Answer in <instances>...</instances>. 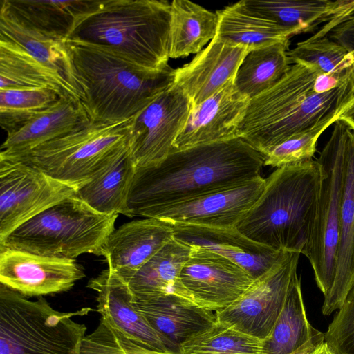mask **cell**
I'll return each mask as SVG.
<instances>
[{
    "label": "cell",
    "mask_w": 354,
    "mask_h": 354,
    "mask_svg": "<svg viewBox=\"0 0 354 354\" xmlns=\"http://www.w3.org/2000/svg\"><path fill=\"white\" fill-rule=\"evenodd\" d=\"M354 284V130L347 133L346 171L342 198L336 272L331 290L324 299L322 313L339 310Z\"/></svg>",
    "instance_id": "23"
},
{
    "label": "cell",
    "mask_w": 354,
    "mask_h": 354,
    "mask_svg": "<svg viewBox=\"0 0 354 354\" xmlns=\"http://www.w3.org/2000/svg\"><path fill=\"white\" fill-rule=\"evenodd\" d=\"M190 110L188 97L173 84L133 116L129 151L136 167L158 164L172 152Z\"/></svg>",
    "instance_id": "12"
},
{
    "label": "cell",
    "mask_w": 354,
    "mask_h": 354,
    "mask_svg": "<svg viewBox=\"0 0 354 354\" xmlns=\"http://www.w3.org/2000/svg\"><path fill=\"white\" fill-rule=\"evenodd\" d=\"M265 156L241 138L174 151L154 165L136 167L128 216L239 185L260 176Z\"/></svg>",
    "instance_id": "1"
},
{
    "label": "cell",
    "mask_w": 354,
    "mask_h": 354,
    "mask_svg": "<svg viewBox=\"0 0 354 354\" xmlns=\"http://www.w3.org/2000/svg\"><path fill=\"white\" fill-rule=\"evenodd\" d=\"M170 13L165 0H99L70 38L105 46L136 69L156 73L169 65Z\"/></svg>",
    "instance_id": "5"
},
{
    "label": "cell",
    "mask_w": 354,
    "mask_h": 354,
    "mask_svg": "<svg viewBox=\"0 0 354 354\" xmlns=\"http://www.w3.org/2000/svg\"><path fill=\"white\" fill-rule=\"evenodd\" d=\"M89 121L80 102L59 98L36 115L18 131L7 135L1 147L0 158H15L38 146L63 136Z\"/></svg>",
    "instance_id": "21"
},
{
    "label": "cell",
    "mask_w": 354,
    "mask_h": 354,
    "mask_svg": "<svg viewBox=\"0 0 354 354\" xmlns=\"http://www.w3.org/2000/svg\"><path fill=\"white\" fill-rule=\"evenodd\" d=\"M133 304L158 333L178 348L216 320L213 311L176 294L146 300L133 297Z\"/></svg>",
    "instance_id": "22"
},
{
    "label": "cell",
    "mask_w": 354,
    "mask_h": 354,
    "mask_svg": "<svg viewBox=\"0 0 354 354\" xmlns=\"http://www.w3.org/2000/svg\"><path fill=\"white\" fill-rule=\"evenodd\" d=\"M314 354H335L328 346L324 342L320 346L317 348Z\"/></svg>",
    "instance_id": "42"
},
{
    "label": "cell",
    "mask_w": 354,
    "mask_h": 354,
    "mask_svg": "<svg viewBox=\"0 0 354 354\" xmlns=\"http://www.w3.org/2000/svg\"><path fill=\"white\" fill-rule=\"evenodd\" d=\"M118 216L99 213L74 195L16 228L0 241V248L71 260L98 255Z\"/></svg>",
    "instance_id": "6"
},
{
    "label": "cell",
    "mask_w": 354,
    "mask_h": 354,
    "mask_svg": "<svg viewBox=\"0 0 354 354\" xmlns=\"http://www.w3.org/2000/svg\"><path fill=\"white\" fill-rule=\"evenodd\" d=\"M216 12L218 24L215 37L250 50L290 41L291 37L302 33L299 28L283 26L252 12L243 0Z\"/></svg>",
    "instance_id": "28"
},
{
    "label": "cell",
    "mask_w": 354,
    "mask_h": 354,
    "mask_svg": "<svg viewBox=\"0 0 354 354\" xmlns=\"http://www.w3.org/2000/svg\"><path fill=\"white\" fill-rule=\"evenodd\" d=\"M35 88L51 90L61 98L83 100L82 95L60 73L46 66L19 44L0 37V90Z\"/></svg>",
    "instance_id": "24"
},
{
    "label": "cell",
    "mask_w": 354,
    "mask_h": 354,
    "mask_svg": "<svg viewBox=\"0 0 354 354\" xmlns=\"http://www.w3.org/2000/svg\"><path fill=\"white\" fill-rule=\"evenodd\" d=\"M322 179L313 158L277 168L236 228L278 252L304 254L315 221Z\"/></svg>",
    "instance_id": "3"
},
{
    "label": "cell",
    "mask_w": 354,
    "mask_h": 354,
    "mask_svg": "<svg viewBox=\"0 0 354 354\" xmlns=\"http://www.w3.org/2000/svg\"><path fill=\"white\" fill-rule=\"evenodd\" d=\"M292 64L312 65L322 74L346 80L353 75L354 50L348 51L319 30L288 50Z\"/></svg>",
    "instance_id": "34"
},
{
    "label": "cell",
    "mask_w": 354,
    "mask_h": 354,
    "mask_svg": "<svg viewBox=\"0 0 354 354\" xmlns=\"http://www.w3.org/2000/svg\"><path fill=\"white\" fill-rule=\"evenodd\" d=\"M348 51L354 50V10L324 24L319 30ZM354 82V71H353Z\"/></svg>",
    "instance_id": "39"
},
{
    "label": "cell",
    "mask_w": 354,
    "mask_h": 354,
    "mask_svg": "<svg viewBox=\"0 0 354 354\" xmlns=\"http://www.w3.org/2000/svg\"><path fill=\"white\" fill-rule=\"evenodd\" d=\"M348 129L346 124L337 120L317 159L322 173L319 196L304 255L311 264L317 286L324 298L329 294L335 277Z\"/></svg>",
    "instance_id": "9"
},
{
    "label": "cell",
    "mask_w": 354,
    "mask_h": 354,
    "mask_svg": "<svg viewBox=\"0 0 354 354\" xmlns=\"http://www.w3.org/2000/svg\"><path fill=\"white\" fill-rule=\"evenodd\" d=\"M174 238L223 256L243 268L254 280L268 272L288 252H278L257 243L236 227L171 225Z\"/></svg>",
    "instance_id": "19"
},
{
    "label": "cell",
    "mask_w": 354,
    "mask_h": 354,
    "mask_svg": "<svg viewBox=\"0 0 354 354\" xmlns=\"http://www.w3.org/2000/svg\"><path fill=\"white\" fill-rule=\"evenodd\" d=\"M324 342V333L321 332L319 335L292 354H314L317 348Z\"/></svg>",
    "instance_id": "40"
},
{
    "label": "cell",
    "mask_w": 354,
    "mask_h": 354,
    "mask_svg": "<svg viewBox=\"0 0 354 354\" xmlns=\"http://www.w3.org/2000/svg\"><path fill=\"white\" fill-rule=\"evenodd\" d=\"M99 0H1L11 12L39 31L67 40Z\"/></svg>",
    "instance_id": "25"
},
{
    "label": "cell",
    "mask_w": 354,
    "mask_h": 354,
    "mask_svg": "<svg viewBox=\"0 0 354 354\" xmlns=\"http://www.w3.org/2000/svg\"><path fill=\"white\" fill-rule=\"evenodd\" d=\"M180 274L187 298L206 310H223L236 301L254 279L241 266L209 250L190 248Z\"/></svg>",
    "instance_id": "13"
},
{
    "label": "cell",
    "mask_w": 354,
    "mask_h": 354,
    "mask_svg": "<svg viewBox=\"0 0 354 354\" xmlns=\"http://www.w3.org/2000/svg\"><path fill=\"white\" fill-rule=\"evenodd\" d=\"M250 99L241 93L234 79L201 104L191 107L174 151L239 138V129Z\"/></svg>",
    "instance_id": "16"
},
{
    "label": "cell",
    "mask_w": 354,
    "mask_h": 354,
    "mask_svg": "<svg viewBox=\"0 0 354 354\" xmlns=\"http://www.w3.org/2000/svg\"><path fill=\"white\" fill-rule=\"evenodd\" d=\"M66 45L84 92L82 104L92 122L128 120L174 84L175 69L169 65L146 73L105 46L71 38Z\"/></svg>",
    "instance_id": "4"
},
{
    "label": "cell",
    "mask_w": 354,
    "mask_h": 354,
    "mask_svg": "<svg viewBox=\"0 0 354 354\" xmlns=\"http://www.w3.org/2000/svg\"><path fill=\"white\" fill-rule=\"evenodd\" d=\"M250 50L215 37L190 62L175 69L174 84L186 95L191 107L196 106L235 78Z\"/></svg>",
    "instance_id": "18"
},
{
    "label": "cell",
    "mask_w": 354,
    "mask_h": 354,
    "mask_svg": "<svg viewBox=\"0 0 354 354\" xmlns=\"http://www.w3.org/2000/svg\"><path fill=\"white\" fill-rule=\"evenodd\" d=\"M79 188L24 162L0 158V241Z\"/></svg>",
    "instance_id": "10"
},
{
    "label": "cell",
    "mask_w": 354,
    "mask_h": 354,
    "mask_svg": "<svg viewBox=\"0 0 354 354\" xmlns=\"http://www.w3.org/2000/svg\"><path fill=\"white\" fill-rule=\"evenodd\" d=\"M329 126L323 124L285 140L265 156L264 166L279 168L312 159L319 137Z\"/></svg>",
    "instance_id": "37"
},
{
    "label": "cell",
    "mask_w": 354,
    "mask_h": 354,
    "mask_svg": "<svg viewBox=\"0 0 354 354\" xmlns=\"http://www.w3.org/2000/svg\"><path fill=\"white\" fill-rule=\"evenodd\" d=\"M339 120L344 122L354 130V97L340 113Z\"/></svg>",
    "instance_id": "41"
},
{
    "label": "cell",
    "mask_w": 354,
    "mask_h": 354,
    "mask_svg": "<svg viewBox=\"0 0 354 354\" xmlns=\"http://www.w3.org/2000/svg\"><path fill=\"white\" fill-rule=\"evenodd\" d=\"M84 277L75 260L0 248V283L26 297L68 291Z\"/></svg>",
    "instance_id": "15"
},
{
    "label": "cell",
    "mask_w": 354,
    "mask_h": 354,
    "mask_svg": "<svg viewBox=\"0 0 354 354\" xmlns=\"http://www.w3.org/2000/svg\"><path fill=\"white\" fill-rule=\"evenodd\" d=\"M87 286L97 292V311L131 339L152 349L179 354V348L158 333L134 307L128 284L109 268Z\"/></svg>",
    "instance_id": "20"
},
{
    "label": "cell",
    "mask_w": 354,
    "mask_h": 354,
    "mask_svg": "<svg viewBox=\"0 0 354 354\" xmlns=\"http://www.w3.org/2000/svg\"><path fill=\"white\" fill-rule=\"evenodd\" d=\"M91 310L60 312L0 283V354H80L86 327L72 317Z\"/></svg>",
    "instance_id": "7"
},
{
    "label": "cell",
    "mask_w": 354,
    "mask_h": 354,
    "mask_svg": "<svg viewBox=\"0 0 354 354\" xmlns=\"http://www.w3.org/2000/svg\"><path fill=\"white\" fill-rule=\"evenodd\" d=\"M61 98L55 92L44 88H12L0 90V124L11 134L36 115Z\"/></svg>",
    "instance_id": "36"
},
{
    "label": "cell",
    "mask_w": 354,
    "mask_h": 354,
    "mask_svg": "<svg viewBox=\"0 0 354 354\" xmlns=\"http://www.w3.org/2000/svg\"><path fill=\"white\" fill-rule=\"evenodd\" d=\"M320 333L307 319L297 275L271 333L262 340V354H292Z\"/></svg>",
    "instance_id": "33"
},
{
    "label": "cell",
    "mask_w": 354,
    "mask_h": 354,
    "mask_svg": "<svg viewBox=\"0 0 354 354\" xmlns=\"http://www.w3.org/2000/svg\"><path fill=\"white\" fill-rule=\"evenodd\" d=\"M321 73L312 65L292 64L274 86L250 100L239 138L266 156L295 135L335 123L354 97L353 77L317 93L314 86Z\"/></svg>",
    "instance_id": "2"
},
{
    "label": "cell",
    "mask_w": 354,
    "mask_h": 354,
    "mask_svg": "<svg viewBox=\"0 0 354 354\" xmlns=\"http://www.w3.org/2000/svg\"><path fill=\"white\" fill-rule=\"evenodd\" d=\"M300 253L288 252L268 272L254 280L228 308L215 313L216 321L263 340L271 333L286 302Z\"/></svg>",
    "instance_id": "11"
},
{
    "label": "cell",
    "mask_w": 354,
    "mask_h": 354,
    "mask_svg": "<svg viewBox=\"0 0 354 354\" xmlns=\"http://www.w3.org/2000/svg\"><path fill=\"white\" fill-rule=\"evenodd\" d=\"M0 37L19 44L39 62L57 71L84 99L66 40L39 31L15 15L3 3L0 8Z\"/></svg>",
    "instance_id": "26"
},
{
    "label": "cell",
    "mask_w": 354,
    "mask_h": 354,
    "mask_svg": "<svg viewBox=\"0 0 354 354\" xmlns=\"http://www.w3.org/2000/svg\"><path fill=\"white\" fill-rule=\"evenodd\" d=\"M132 118L112 124L89 120L21 156L5 159L24 162L80 187L129 147Z\"/></svg>",
    "instance_id": "8"
},
{
    "label": "cell",
    "mask_w": 354,
    "mask_h": 354,
    "mask_svg": "<svg viewBox=\"0 0 354 354\" xmlns=\"http://www.w3.org/2000/svg\"><path fill=\"white\" fill-rule=\"evenodd\" d=\"M136 169L128 147L81 186L75 196L99 213L128 216L127 202Z\"/></svg>",
    "instance_id": "30"
},
{
    "label": "cell",
    "mask_w": 354,
    "mask_h": 354,
    "mask_svg": "<svg viewBox=\"0 0 354 354\" xmlns=\"http://www.w3.org/2000/svg\"><path fill=\"white\" fill-rule=\"evenodd\" d=\"M179 354H262V340L216 320L180 344Z\"/></svg>",
    "instance_id": "35"
},
{
    "label": "cell",
    "mask_w": 354,
    "mask_h": 354,
    "mask_svg": "<svg viewBox=\"0 0 354 354\" xmlns=\"http://www.w3.org/2000/svg\"><path fill=\"white\" fill-rule=\"evenodd\" d=\"M325 342L335 354H354V284L324 333Z\"/></svg>",
    "instance_id": "38"
},
{
    "label": "cell",
    "mask_w": 354,
    "mask_h": 354,
    "mask_svg": "<svg viewBox=\"0 0 354 354\" xmlns=\"http://www.w3.org/2000/svg\"><path fill=\"white\" fill-rule=\"evenodd\" d=\"M289 45L290 41H279L250 50L235 75L239 91L250 100L278 83L292 65Z\"/></svg>",
    "instance_id": "32"
},
{
    "label": "cell",
    "mask_w": 354,
    "mask_h": 354,
    "mask_svg": "<svg viewBox=\"0 0 354 354\" xmlns=\"http://www.w3.org/2000/svg\"><path fill=\"white\" fill-rule=\"evenodd\" d=\"M266 183L260 176L231 188L161 208L149 218L171 225L236 227L261 196Z\"/></svg>",
    "instance_id": "14"
},
{
    "label": "cell",
    "mask_w": 354,
    "mask_h": 354,
    "mask_svg": "<svg viewBox=\"0 0 354 354\" xmlns=\"http://www.w3.org/2000/svg\"><path fill=\"white\" fill-rule=\"evenodd\" d=\"M190 252L189 247L173 237L127 283L134 299L146 300L168 294L189 299L179 277Z\"/></svg>",
    "instance_id": "27"
},
{
    "label": "cell",
    "mask_w": 354,
    "mask_h": 354,
    "mask_svg": "<svg viewBox=\"0 0 354 354\" xmlns=\"http://www.w3.org/2000/svg\"><path fill=\"white\" fill-rule=\"evenodd\" d=\"M173 235L171 225L160 219L132 221L113 231L98 255L104 257L108 268L127 283Z\"/></svg>",
    "instance_id": "17"
},
{
    "label": "cell",
    "mask_w": 354,
    "mask_h": 354,
    "mask_svg": "<svg viewBox=\"0 0 354 354\" xmlns=\"http://www.w3.org/2000/svg\"><path fill=\"white\" fill-rule=\"evenodd\" d=\"M252 12L279 25L313 32L324 22L354 10V0H243Z\"/></svg>",
    "instance_id": "29"
},
{
    "label": "cell",
    "mask_w": 354,
    "mask_h": 354,
    "mask_svg": "<svg viewBox=\"0 0 354 354\" xmlns=\"http://www.w3.org/2000/svg\"><path fill=\"white\" fill-rule=\"evenodd\" d=\"M169 57L179 58L198 53L216 36V12L187 0L171 3Z\"/></svg>",
    "instance_id": "31"
}]
</instances>
